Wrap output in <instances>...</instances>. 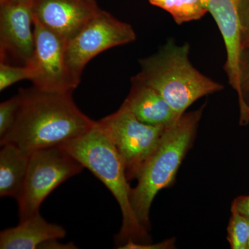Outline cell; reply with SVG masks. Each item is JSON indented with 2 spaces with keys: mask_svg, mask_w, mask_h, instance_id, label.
Segmentation results:
<instances>
[{
  "mask_svg": "<svg viewBox=\"0 0 249 249\" xmlns=\"http://www.w3.org/2000/svg\"><path fill=\"white\" fill-rule=\"evenodd\" d=\"M72 93H49L33 87L18 93L19 107L11 128L0 137L29 153L60 147L88 132L96 121L77 107Z\"/></svg>",
  "mask_w": 249,
  "mask_h": 249,
  "instance_id": "cell-1",
  "label": "cell"
},
{
  "mask_svg": "<svg viewBox=\"0 0 249 249\" xmlns=\"http://www.w3.org/2000/svg\"><path fill=\"white\" fill-rule=\"evenodd\" d=\"M189 53L188 43L168 40L157 53L140 60L141 70L135 76L159 92L178 118L199 98L224 88L198 71Z\"/></svg>",
  "mask_w": 249,
  "mask_h": 249,
  "instance_id": "cell-2",
  "label": "cell"
},
{
  "mask_svg": "<svg viewBox=\"0 0 249 249\" xmlns=\"http://www.w3.org/2000/svg\"><path fill=\"white\" fill-rule=\"evenodd\" d=\"M60 147L104 183L117 201L123 217L116 236L119 247L129 240L146 244L150 238L148 230L139 222L132 208V188L120 156L97 121L88 132Z\"/></svg>",
  "mask_w": 249,
  "mask_h": 249,
  "instance_id": "cell-3",
  "label": "cell"
},
{
  "mask_svg": "<svg viewBox=\"0 0 249 249\" xmlns=\"http://www.w3.org/2000/svg\"><path fill=\"white\" fill-rule=\"evenodd\" d=\"M203 109L186 112L166 127L158 146L139 173L132 188L131 203L136 215L145 229L150 228V210L156 196L175 180L178 168L196 136Z\"/></svg>",
  "mask_w": 249,
  "mask_h": 249,
  "instance_id": "cell-4",
  "label": "cell"
},
{
  "mask_svg": "<svg viewBox=\"0 0 249 249\" xmlns=\"http://www.w3.org/2000/svg\"><path fill=\"white\" fill-rule=\"evenodd\" d=\"M84 168L62 147L31 152L27 177L17 199L19 221L40 213V206L46 198Z\"/></svg>",
  "mask_w": 249,
  "mask_h": 249,
  "instance_id": "cell-5",
  "label": "cell"
},
{
  "mask_svg": "<svg viewBox=\"0 0 249 249\" xmlns=\"http://www.w3.org/2000/svg\"><path fill=\"white\" fill-rule=\"evenodd\" d=\"M97 124L120 156L129 181L138 178L166 129L144 124L123 105Z\"/></svg>",
  "mask_w": 249,
  "mask_h": 249,
  "instance_id": "cell-6",
  "label": "cell"
},
{
  "mask_svg": "<svg viewBox=\"0 0 249 249\" xmlns=\"http://www.w3.org/2000/svg\"><path fill=\"white\" fill-rule=\"evenodd\" d=\"M137 39L133 27L98 9L83 27L66 42L65 60L71 76L80 83L88 62L107 49L127 45Z\"/></svg>",
  "mask_w": 249,
  "mask_h": 249,
  "instance_id": "cell-7",
  "label": "cell"
},
{
  "mask_svg": "<svg viewBox=\"0 0 249 249\" xmlns=\"http://www.w3.org/2000/svg\"><path fill=\"white\" fill-rule=\"evenodd\" d=\"M35 49L31 62L34 88L49 93H72L79 83L71 76L65 60L66 41L34 18Z\"/></svg>",
  "mask_w": 249,
  "mask_h": 249,
  "instance_id": "cell-8",
  "label": "cell"
},
{
  "mask_svg": "<svg viewBox=\"0 0 249 249\" xmlns=\"http://www.w3.org/2000/svg\"><path fill=\"white\" fill-rule=\"evenodd\" d=\"M34 1H0V62L25 66L31 62L35 49Z\"/></svg>",
  "mask_w": 249,
  "mask_h": 249,
  "instance_id": "cell-9",
  "label": "cell"
},
{
  "mask_svg": "<svg viewBox=\"0 0 249 249\" xmlns=\"http://www.w3.org/2000/svg\"><path fill=\"white\" fill-rule=\"evenodd\" d=\"M98 9L86 0H35L34 18L67 42Z\"/></svg>",
  "mask_w": 249,
  "mask_h": 249,
  "instance_id": "cell-10",
  "label": "cell"
},
{
  "mask_svg": "<svg viewBox=\"0 0 249 249\" xmlns=\"http://www.w3.org/2000/svg\"><path fill=\"white\" fill-rule=\"evenodd\" d=\"M202 1L208 13L213 18L220 31L227 53L224 71L229 85L237 91L240 82V60L242 53L240 20L241 0Z\"/></svg>",
  "mask_w": 249,
  "mask_h": 249,
  "instance_id": "cell-11",
  "label": "cell"
},
{
  "mask_svg": "<svg viewBox=\"0 0 249 249\" xmlns=\"http://www.w3.org/2000/svg\"><path fill=\"white\" fill-rule=\"evenodd\" d=\"M131 83L130 91L122 105L139 121L151 125L168 127L179 119L155 89L135 76Z\"/></svg>",
  "mask_w": 249,
  "mask_h": 249,
  "instance_id": "cell-12",
  "label": "cell"
},
{
  "mask_svg": "<svg viewBox=\"0 0 249 249\" xmlns=\"http://www.w3.org/2000/svg\"><path fill=\"white\" fill-rule=\"evenodd\" d=\"M66 231L61 226L46 221L37 213L27 219L19 221L16 227L0 232L1 249H39L45 242L64 238Z\"/></svg>",
  "mask_w": 249,
  "mask_h": 249,
  "instance_id": "cell-13",
  "label": "cell"
},
{
  "mask_svg": "<svg viewBox=\"0 0 249 249\" xmlns=\"http://www.w3.org/2000/svg\"><path fill=\"white\" fill-rule=\"evenodd\" d=\"M1 146L0 196L17 199L27 177L30 153L13 144Z\"/></svg>",
  "mask_w": 249,
  "mask_h": 249,
  "instance_id": "cell-14",
  "label": "cell"
},
{
  "mask_svg": "<svg viewBox=\"0 0 249 249\" xmlns=\"http://www.w3.org/2000/svg\"><path fill=\"white\" fill-rule=\"evenodd\" d=\"M149 2L168 12L178 25L199 20L208 14L202 0H149Z\"/></svg>",
  "mask_w": 249,
  "mask_h": 249,
  "instance_id": "cell-15",
  "label": "cell"
},
{
  "mask_svg": "<svg viewBox=\"0 0 249 249\" xmlns=\"http://www.w3.org/2000/svg\"><path fill=\"white\" fill-rule=\"evenodd\" d=\"M227 229V240L232 249H249V221L233 209Z\"/></svg>",
  "mask_w": 249,
  "mask_h": 249,
  "instance_id": "cell-16",
  "label": "cell"
},
{
  "mask_svg": "<svg viewBox=\"0 0 249 249\" xmlns=\"http://www.w3.org/2000/svg\"><path fill=\"white\" fill-rule=\"evenodd\" d=\"M31 76L32 73L28 65L20 66L0 62V91H4L18 82L31 80Z\"/></svg>",
  "mask_w": 249,
  "mask_h": 249,
  "instance_id": "cell-17",
  "label": "cell"
},
{
  "mask_svg": "<svg viewBox=\"0 0 249 249\" xmlns=\"http://www.w3.org/2000/svg\"><path fill=\"white\" fill-rule=\"evenodd\" d=\"M240 110L249 109V49H242L240 60V82L236 91Z\"/></svg>",
  "mask_w": 249,
  "mask_h": 249,
  "instance_id": "cell-18",
  "label": "cell"
},
{
  "mask_svg": "<svg viewBox=\"0 0 249 249\" xmlns=\"http://www.w3.org/2000/svg\"><path fill=\"white\" fill-rule=\"evenodd\" d=\"M19 107L18 94L0 104V137L7 133L12 127Z\"/></svg>",
  "mask_w": 249,
  "mask_h": 249,
  "instance_id": "cell-19",
  "label": "cell"
},
{
  "mask_svg": "<svg viewBox=\"0 0 249 249\" xmlns=\"http://www.w3.org/2000/svg\"><path fill=\"white\" fill-rule=\"evenodd\" d=\"M240 40L242 49H249V0H241Z\"/></svg>",
  "mask_w": 249,
  "mask_h": 249,
  "instance_id": "cell-20",
  "label": "cell"
},
{
  "mask_svg": "<svg viewBox=\"0 0 249 249\" xmlns=\"http://www.w3.org/2000/svg\"><path fill=\"white\" fill-rule=\"evenodd\" d=\"M173 243V241H165L160 243L156 244V245H149V244H142L138 242H134L133 240H129L127 241L124 245L120 246L119 249H168Z\"/></svg>",
  "mask_w": 249,
  "mask_h": 249,
  "instance_id": "cell-21",
  "label": "cell"
},
{
  "mask_svg": "<svg viewBox=\"0 0 249 249\" xmlns=\"http://www.w3.org/2000/svg\"><path fill=\"white\" fill-rule=\"evenodd\" d=\"M231 209L235 210L247 219H249V196H240L235 198Z\"/></svg>",
  "mask_w": 249,
  "mask_h": 249,
  "instance_id": "cell-22",
  "label": "cell"
},
{
  "mask_svg": "<svg viewBox=\"0 0 249 249\" xmlns=\"http://www.w3.org/2000/svg\"><path fill=\"white\" fill-rule=\"evenodd\" d=\"M58 239L51 240L45 242L40 246L39 249H76V246L73 243L64 244L60 243Z\"/></svg>",
  "mask_w": 249,
  "mask_h": 249,
  "instance_id": "cell-23",
  "label": "cell"
},
{
  "mask_svg": "<svg viewBox=\"0 0 249 249\" xmlns=\"http://www.w3.org/2000/svg\"><path fill=\"white\" fill-rule=\"evenodd\" d=\"M240 121L241 124H249V109H241Z\"/></svg>",
  "mask_w": 249,
  "mask_h": 249,
  "instance_id": "cell-24",
  "label": "cell"
},
{
  "mask_svg": "<svg viewBox=\"0 0 249 249\" xmlns=\"http://www.w3.org/2000/svg\"><path fill=\"white\" fill-rule=\"evenodd\" d=\"M88 2L91 3V4H96V0H86Z\"/></svg>",
  "mask_w": 249,
  "mask_h": 249,
  "instance_id": "cell-25",
  "label": "cell"
},
{
  "mask_svg": "<svg viewBox=\"0 0 249 249\" xmlns=\"http://www.w3.org/2000/svg\"><path fill=\"white\" fill-rule=\"evenodd\" d=\"M249 221V242H248V249H249V219H248Z\"/></svg>",
  "mask_w": 249,
  "mask_h": 249,
  "instance_id": "cell-26",
  "label": "cell"
},
{
  "mask_svg": "<svg viewBox=\"0 0 249 249\" xmlns=\"http://www.w3.org/2000/svg\"><path fill=\"white\" fill-rule=\"evenodd\" d=\"M4 1V0H0V1Z\"/></svg>",
  "mask_w": 249,
  "mask_h": 249,
  "instance_id": "cell-27",
  "label": "cell"
}]
</instances>
